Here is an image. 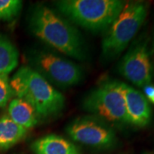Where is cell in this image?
<instances>
[{"instance_id":"277c9868","label":"cell","mask_w":154,"mask_h":154,"mask_svg":"<svg viewBox=\"0 0 154 154\" xmlns=\"http://www.w3.org/2000/svg\"><path fill=\"white\" fill-rule=\"evenodd\" d=\"M149 5L143 1L125 4L121 13L105 32L101 44V57L111 61L121 55L146 19Z\"/></svg>"},{"instance_id":"8992f818","label":"cell","mask_w":154,"mask_h":154,"mask_svg":"<svg viewBox=\"0 0 154 154\" xmlns=\"http://www.w3.org/2000/svg\"><path fill=\"white\" fill-rule=\"evenodd\" d=\"M82 108L92 116L117 126L128 124L122 82H105L85 96Z\"/></svg>"},{"instance_id":"8fae6325","label":"cell","mask_w":154,"mask_h":154,"mask_svg":"<svg viewBox=\"0 0 154 154\" xmlns=\"http://www.w3.org/2000/svg\"><path fill=\"white\" fill-rule=\"evenodd\" d=\"M35 154H81L75 144L57 134H48L37 139L32 144Z\"/></svg>"},{"instance_id":"30bf717a","label":"cell","mask_w":154,"mask_h":154,"mask_svg":"<svg viewBox=\"0 0 154 154\" xmlns=\"http://www.w3.org/2000/svg\"><path fill=\"white\" fill-rule=\"evenodd\" d=\"M7 115L14 122L28 130L34 128L40 120L33 105L27 100L17 97L10 101Z\"/></svg>"},{"instance_id":"6da1fadb","label":"cell","mask_w":154,"mask_h":154,"mask_svg":"<svg viewBox=\"0 0 154 154\" xmlns=\"http://www.w3.org/2000/svg\"><path fill=\"white\" fill-rule=\"evenodd\" d=\"M28 25L36 38L56 51L79 61L88 59V47L82 33L47 6H35L28 17Z\"/></svg>"},{"instance_id":"3957f363","label":"cell","mask_w":154,"mask_h":154,"mask_svg":"<svg viewBox=\"0 0 154 154\" xmlns=\"http://www.w3.org/2000/svg\"><path fill=\"white\" fill-rule=\"evenodd\" d=\"M121 0H60L54 5L76 25L94 33L105 32L121 13Z\"/></svg>"},{"instance_id":"52a82bcc","label":"cell","mask_w":154,"mask_h":154,"mask_svg":"<svg viewBox=\"0 0 154 154\" xmlns=\"http://www.w3.org/2000/svg\"><path fill=\"white\" fill-rule=\"evenodd\" d=\"M73 140L96 149H110L117 142L114 129L109 123L94 116H79L66 127Z\"/></svg>"},{"instance_id":"2e32d148","label":"cell","mask_w":154,"mask_h":154,"mask_svg":"<svg viewBox=\"0 0 154 154\" xmlns=\"http://www.w3.org/2000/svg\"><path fill=\"white\" fill-rule=\"evenodd\" d=\"M142 88H143V94L146 99H147V101H150L154 105V84L150 83L144 86Z\"/></svg>"},{"instance_id":"ba28073f","label":"cell","mask_w":154,"mask_h":154,"mask_svg":"<svg viewBox=\"0 0 154 154\" xmlns=\"http://www.w3.org/2000/svg\"><path fill=\"white\" fill-rule=\"evenodd\" d=\"M118 72L139 88L150 84L152 79V63L148 49V38L136 39L118 64Z\"/></svg>"},{"instance_id":"7c38bea8","label":"cell","mask_w":154,"mask_h":154,"mask_svg":"<svg viewBox=\"0 0 154 154\" xmlns=\"http://www.w3.org/2000/svg\"><path fill=\"white\" fill-rule=\"evenodd\" d=\"M28 129L19 126L11 120L8 115L0 117V151L11 148L24 140Z\"/></svg>"},{"instance_id":"9a60e30c","label":"cell","mask_w":154,"mask_h":154,"mask_svg":"<svg viewBox=\"0 0 154 154\" xmlns=\"http://www.w3.org/2000/svg\"><path fill=\"white\" fill-rule=\"evenodd\" d=\"M13 97L9 77L0 75V108H5Z\"/></svg>"},{"instance_id":"ac0fdd59","label":"cell","mask_w":154,"mask_h":154,"mask_svg":"<svg viewBox=\"0 0 154 154\" xmlns=\"http://www.w3.org/2000/svg\"><path fill=\"white\" fill-rule=\"evenodd\" d=\"M144 154H150V153H148V152H146V153H144Z\"/></svg>"},{"instance_id":"5bb4252c","label":"cell","mask_w":154,"mask_h":154,"mask_svg":"<svg viewBox=\"0 0 154 154\" xmlns=\"http://www.w3.org/2000/svg\"><path fill=\"white\" fill-rule=\"evenodd\" d=\"M22 8L20 0H0V21H11L19 15Z\"/></svg>"},{"instance_id":"5b68a950","label":"cell","mask_w":154,"mask_h":154,"mask_svg":"<svg viewBox=\"0 0 154 154\" xmlns=\"http://www.w3.org/2000/svg\"><path fill=\"white\" fill-rule=\"evenodd\" d=\"M26 59L28 67L38 72L51 85L57 88L74 87L84 79L82 67L48 50H30Z\"/></svg>"},{"instance_id":"4fadbf2b","label":"cell","mask_w":154,"mask_h":154,"mask_svg":"<svg viewBox=\"0 0 154 154\" xmlns=\"http://www.w3.org/2000/svg\"><path fill=\"white\" fill-rule=\"evenodd\" d=\"M19 63V51L9 38L0 34V75L8 76Z\"/></svg>"},{"instance_id":"9c48e42d","label":"cell","mask_w":154,"mask_h":154,"mask_svg":"<svg viewBox=\"0 0 154 154\" xmlns=\"http://www.w3.org/2000/svg\"><path fill=\"white\" fill-rule=\"evenodd\" d=\"M126 105L128 124L138 128L148 126L152 120V108L144 94L134 88L122 82Z\"/></svg>"},{"instance_id":"e0dca14e","label":"cell","mask_w":154,"mask_h":154,"mask_svg":"<svg viewBox=\"0 0 154 154\" xmlns=\"http://www.w3.org/2000/svg\"><path fill=\"white\" fill-rule=\"evenodd\" d=\"M152 56H153V61H154V33H153V38H152Z\"/></svg>"},{"instance_id":"7a4b0ae2","label":"cell","mask_w":154,"mask_h":154,"mask_svg":"<svg viewBox=\"0 0 154 154\" xmlns=\"http://www.w3.org/2000/svg\"><path fill=\"white\" fill-rule=\"evenodd\" d=\"M14 97L28 101L40 119L58 115L65 106V98L38 72L22 66L10 80Z\"/></svg>"}]
</instances>
